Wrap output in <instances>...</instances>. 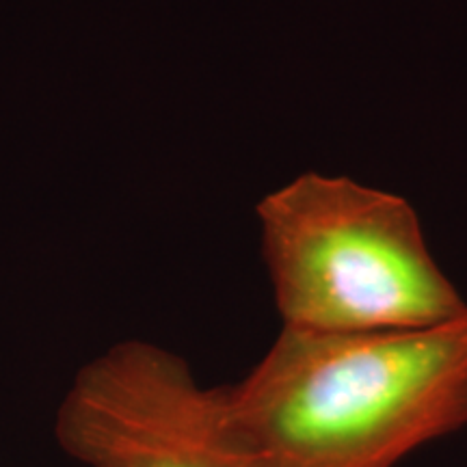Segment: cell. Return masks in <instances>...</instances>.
Instances as JSON below:
<instances>
[{
    "label": "cell",
    "mask_w": 467,
    "mask_h": 467,
    "mask_svg": "<svg viewBox=\"0 0 467 467\" xmlns=\"http://www.w3.org/2000/svg\"><path fill=\"white\" fill-rule=\"evenodd\" d=\"M225 399L260 467H396L467 426V312L370 334L284 327Z\"/></svg>",
    "instance_id": "obj_1"
},
{
    "label": "cell",
    "mask_w": 467,
    "mask_h": 467,
    "mask_svg": "<svg viewBox=\"0 0 467 467\" xmlns=\"http://www.w3.org/2000/svg\"><path fill=\"white\" fill-rule=\"evenodd\" d=\"M61 448L83 467H260L238 435L225 388L148 342L89 361L57 413Z\"/></svg>",
    "instance_id": "obj_3"
},
{
    "label": "cell",
    "mask_w": 467,
    "mask_h": 467,
    "mask_svg": "<svg viewBox=\"0 0 467 467\" xmlns=\"http://www.w3.org/2000/svg\"><path fill=\"white\" fill-rule=\"evenodd\" d=\"M284 327L318 334L422 329L467 312L416 208L348 175L307 171L258 206Z\"/></svg>",
    "instance_id": "obj_2"
}]
</instances>
